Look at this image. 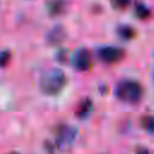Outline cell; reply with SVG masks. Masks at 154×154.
Instances as JSON below:
<instances>
[{
    "label": "cell",
    "instance_id": "6da1fadb",
    "mask_svg": "<svg viewBox=\"0 0 154 154\" xmlns=\"http://www.w3.org/2000/svg\"><path fill=\"white\" fill-rule=\"evenodd\" d=\"M66 83H67V77L65 72L61 69L53 67L42 73L38 82V87L43 94L54 96L58 95L65 88Z\"/></svg>",
    "mask_w": 154,
    "mask_h": 154
},
{
    "label": "cell",
    "instance_id": "7a4b0ae2",
    "mask_svg": "<svg viewBox=\"0 0 154 154\" xmlns=\"http://www.w3.org/2000/svg\"><path fill=\"white\" fill-rule=\"evenodd\" d=\"M114 94L118 100L126 102V103H137L143 95L142 85L132 79H124L120 81L114 90Z\"/></svg>",
    "mask_w": 154,
    "mask_h": 154
},
{
    "label": "cell",
    "instance_id": "3957f363",
    "mask_svg": "<svg viewBox=\"0 0 154 154\" xmlns=\"http://www.w3.org/2000/svg\"><path fill=\"white\" fill-rule=\"evenodd\" d=\"M77 135V129L67 125V124H61L57 128L55 132V143L57 147L59 148H66L72 144Z\"/></svg>",
    "mask_w": 154,
    "mask_h": 154
},
{
    "label": "cell",
    "instance_id": "277c9868",
    "mask_svg": "<svg viewBox=\"0 0 154 154\" xmlns=\"http://www.w3.org/2000/svg\"><path fill=\"white\" fill-rule=\"evenodd\" d=\"M99 59L103 63L107 64H113L117 63L119 60L123 59L124 57V51L119 47H114V46H105L97 49L96 52Z\"/></svg>",
    "mask_w": 154,
    "mask_h": 154
},
{
    "label": "cell",
    "instance_id": "5b68a950",
    "mask_svg": "<svg viewBox=\"0 0 154 154\" xmlns=\"http://www.w3.org/2000/svg\"><path fill=\"white\" fill-rule=\"evenodd\" d=\"M71 64L73 69L78 71H87L91 66V54L87 48L77 49L71 57Z\"/></svg>",
    "mask_w": 154,
    "mask_h": 154
},
{
    "label": "cell",
    "instance_id": "8992f818",
    "mask_svg": "<svg viewBox=\"0 0 154 154\" xmlns=\"http://www.w3.org/2000/svg\"><path fill=\"white\" fill-rule=\"evenodd\" d=\"M65 36H66L65 29L61 25H55V26H53L48 31V34H47V42L49 45L57 46V45L61 43L65 40Z\"/></svg>",
    "mask_w": 154,
    "mask_h": 154
},
{
    "label": "cell",
    "instance_id": "52a82bcc",
    "mask_svg": "<svg viewBox=\"0 0 154 154\" xmlns=\"http://www.w3.org/2000/svg\"><path fill=\"white\" fill-rule=\"evenodd\" d=\"M91 109H93V102H91V100L88 99V97L87 99H83L78 103V106H77L76 116L78 118H81V119H84V118H87L89 116V113L91 112Z\"/></svg>",
    "mask_w": 154,
    "mask_h": 154
},
{
    "label": "cell",
    "instance_id": "ba28073f",
    "mask_svg": "<svg viewBox=\"0 0 154 154\" xmlns=\"http://www.w3.org/2000/svg\"><path fill=\"white\" fill-rule=\"evenodd\" d=\"M65 10V0H48L47 11L51 16L61 14Z\"/></svg>",
    "mask_w": 154,
    "mask_h": 154
},
{
    "label": "cell",
    "instance_id": "9c48e42d",
    "mask_svg": "<svg viewBox=\"0 0 154 154\" xmlns=\"http://www.w3.org/2000/svg\"><path fill=\"white\" fill-rule=\"evenodd\" d=\"M141 125L149 134H154V117L153 116H144L141 119Z\"/></svg>",
    "mask_w": 154,
    "mask_h": 154
},
{
    "label": "cell",
    "instance_id": "30bf717a",
    "mask_svg": "<svg viewBox=\"0 0 154 154\" xmlns=\"http://www.w3.org/2000/svg\"><path fill=\"white\" fill-rule=\"evenodd\" d=\"M118 34L123 38H130L134 35V31H132V28H130V26H120L118 29Z\"/></svg>",
    "mask_w": 154,
    "mask_h": 154
},
{
    "label": "cell",
    "instance_id": "8fae6325",
    "mask_svg": "<svg viewBox=\"0 0 154 154\" xmlns=\"http://www.w3.org/2000/svg\"><path fill=\"white\" fill-rule=\"evenodd\" d=\"M10 59H11V53L8 51H1L0 52V67L6 66Z\"/></svg>",
    "mask_w": 154,
    "mask_h": 154
},
{
    "label": "cell",
    "instance_id": "7c38bea8",
    "mask_svg": "<svg viewBox=\"0 0 154 154\" xmlns=\"http://www.w3.org/2000/svg\"><path fill=\"white\" fill-rule=\"evenodd\" d=\"M135 12H136V14L140 17V18H144V17H147L148 16V10L142 5V4H137L136 5V7H135Z\"/></svg>",
    "mask_w": 154,
    "mask_h": 154
},
{
    "label": "cell",
    "instance_id": "4fadbf2b",
    "mask_svg": "<svg viewBox=\"0 0 154 154\" xmlns=\"http://www.w3.org/2000/svg\"><path fill=\"white\" fill-rule=\"evenodd\" d=\"M130 0H113V5L117 7V8H124L129 5Z\"/></svg>",
    "mask_w": 154,
    "mask_h": 154
},
{
    "label": "cell",
    "instance_id": "5bb4252c",
    "mask_svg": "<svg viewBox=\"0 0 154 154\" xmlns=\"http://www.w3.org/2000/svg\"><path fill=\"white\" fill-rule=\"evenodd\" d=\"M136 154H149V152H148L147 149H140Z\"/></svg>",
    "mask_w": 154,
    "mask_h": 154
},
{
    "label": "cell",
    "instance_id": "9a60e30c",
    "mask_svg": "<svg viewBox=\"0 0 154 154\" xmlns=\"http://www.w3.org/2000/svg\"><path fill=\"white\" fill-rule=\"evenodd\" d=\"M8 154H17L16 152H11V153H8Z\"/></svg>",
    "mask_w": 154,
    "mask_h": 154
}]
</instances>
